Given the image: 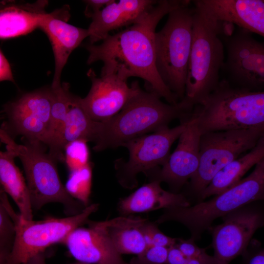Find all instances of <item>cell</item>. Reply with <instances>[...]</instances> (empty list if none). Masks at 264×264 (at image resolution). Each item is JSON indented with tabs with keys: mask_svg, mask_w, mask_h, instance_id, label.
Instances as JSON below:
<instances>
[{
	"mask_svg": "<svg viewBox=\"0 0 264 264\" xmlns=\"http://www.w3.org/2000/svg\"><path fill=\"white\" fill-rule=\"evenodd\" d=\"M168 248L152 246L145 249L136 257L132 258L130 264H166Z\"/></svg>",
	"mask_w": 264,
	"mask_h": 264,
	"instance_id": "4dcf8cb0",
	"label": "cell"
},
{
	"mask_svg": "<svg viewBox=\"0 0 264 264\" xmlns=\"http://www.w3.org/2000/svg\"><path fill=\"white\" fill-rule=\"evenodd\" d=\"M42 12L10 6L0 10V39L25 35L39 27Z\"/></svg>",
	"mask_w": 264,
	"mask_h": 264,
	"instance_id": "d4e9b609",
	"label": "cell"
},
{
	"mask_svg": "<svg viewBox=\"0 0 264 264\" xmlns=\"http://www.w3.org/2000/svg\"><path fill=\"white\" fill-rule=\"evenodd\" d=\"M39 27L47 35L55 59V72L52 86L61 84L62 70L72 52L88 37V29L68 23L54 14L41 13Z\"/></svg>",
	"mask_w": 264,
	"mask_h": 264,
	"instance_id": "d6986e66",
	"label": "cell"
},
{
	"mask_svg": "<svg viewBox=\"0 0 264 264\" xmlns=\"http://www.w3.org/2000/svg\"><path fill=\"white\" fill-rule=\"evenodd\" d=\"M1 118V116L0 115V119ZM0 140L5 144L6 146L11 145L13 142V140L10 138L1 129L0 127Z\"/></svg>",
	"mask_w": 264,
	"mask_h": 264,
	"instance_id": "ab89813d",
	"label": "cell"
},
{
	"mask_svg": "<svg viewBox=\"0 0 264 264\" xmlns=\"http://www.w3.org/2000/svg\"><path fill=\"white\" fill-rule=\"evenodd\" d=\"M160 184L158 180L151 181L121 199L118 204L119 211L127 215L190 206V202L183 195L165 191Z\"/></svg>",
	"mask_w": 264,
	"mask_h": 264,
	"instance_id": "ffe728a7",
	"label": "cell"
},
{
	"mask_svg": "<svg viewBox=\"0 0 264 264\" xmlns=\"http://www.w3.org/2000/svg\"><path fill=\"white\" fill-rule=\"evenodd\" d=\"M98 123L86 113L81 105L80 97L71 93L62 131L54 151L49 154L57 161H64V148L69 142L76 140L95 142Z\"/></svg>",
	"mask_w": 264,
	"mask_h": 264,
	"instance_id": "7402d4cb",
	"label": "cell"
},
{
	"mask_svg": "<svg viewBox=\"0 0 264 264\" xmlns=\"http://www.w3.org/2000/svg\"><path fill=\"white\" fill-rule=\"evenodd\" d=\"M50 88L22 94L5 105L6 120L1 129L11 139L22 136L25 141L45 146L50 125Z\"/></svg>",
	"mask_w": 264,
	"mask_h": 264,
	"instance_id": "8fae6325",
	"label": "cell"
},
{
	"mask_svg": "<svg viewBox=\"0 0 264 264\" xmlns=\"http://www.w3.org/2000/svg\"><path fill=\"white\" fill-rule=\"evenodd\" d=\"M114 0H87L85 14L90 18L95 13L112 2Z\"/></svg>",
	"mask_w": 264,
	"mask_h": 264,
	"instance_id": "836d02e7",
	"label": "cell"
},
{
	"mask_svg": "<svg viewBox=\"0 0 264 264\" xmlns=\"http://www.w3.org/2000/svg\"><path fill=\"white\" fill-rule=\"evenodd\" d=\"M200 136L196 121L190 117L188 126L178 138L176 148L161 168L154 169L146 174L151 181L165 182L176 190L191 179L199 165Z\"/></svg>",
	"mask_w": 264,
	"mask_h": 264,
	"instance_id": "9a60e30c",
	"label": "cell"
},
{
	"mask_svg": "<svg viewBox=\"0 0 264 264\" xmlns=\"http://www.w3.org/2000/svg\"><path fill=\"white\" fill-rule=\"evenodd\" d=\"M190 117L201 134L264 126V92L236 87L223 79L194 107Z\"/></svg>",
	"mask_w": 264,
	"mask_h": 264,
	"instance_id": "277c9868",
	"label": "cell"
},
{
	"mask_svg": "<svg viewBox=\"0 0 264 264\" xmlns=\"http://www.w3.org/2000/svg\"><path fill=\"white\" fill-rule=\"evenodd\" d=\"M12 208L6 194L0 184V242L12 246L15 230L10 214Z\"/></svg>",
	"mask_w": 264,
	"mask_h": 264,
	"instance_id": "f1b7e54d",
	"label": "cell"
},
{
	"mask_svg": "<svg viewBox=\"0 0 264 264\" xmlns=\"http://www.w3.org/2000/svg\"><path fill=\"white\" fill-rule=\"evenodd\" d=\"M264 198V158L255 165L249 175L228 190L192 206L165 209L155 223H180L189 229L191 239L196 241L216 219Z\"/></svg>",
	"mask_w": 264,
	"mask_h": 264,
	"instance_id": "5b68a950",
	"label": "cell"
},
{
	"mask_svg": "<svg viewBox=\"0 0 264 264\" xmlns=\"http://www.w3.org/2000/svg\"><path fill=\"white\" fill-rule=\"evenodd\" d=\"M264 158V136L257 145L241 157L229 163L214 176L199 196L201 200L219 195L233 186L253 166Z\"/></svg>",
	"mask_w": 264,
	"mask_h": 264,
	"instance_id": "603a6c76",
	"label": "cell"
},
{
	"mask_svg": "<svg viewBox=\"0 0 264 264\" xmlns=\"http://www.w3.org/2000/svg\"><path fill=\"white\" fill-rule=\"evenodd\" d=\"M8 264H9V263Z\"/></svg>",
	"mask_w": 264,
	"mask_h": 264,
	"instance_id": "b9f144b4",
	"label": "cell"
},
{
	"mask_svg": "<svg viewBox=\"0 0 264 264\" xmlns=\"http://www.w3.org/2000/svg\"><path fill=\"white\" fill-rule=\"evenodd\" d=\"M224 68L231 85L261 91L264 87V44L251 33L240 28L229 36Z\"/></svg>",
	"mask_w": 264,
	"mask_h": 264,
	"instance_id": "7c38bea8",
	"label": "cell"
},
{
	"mask_svg": "<svg viewBox=\"0 0 264 264\" xmlns=\"http://www.w3.org/2000/svg\"><path fill=\"white\" fill-rule=\"evenodd\" d=\"M186 259L175 244L168 247L166 264H184Z\"/></svg>",
	"mask_w": 264,
	"mask_h": 264,
	"instance_id": "e575fe53",
	"label": "cell"
},
{
	"mask_svg": "<svg viewBox=\"0 0 264 264\" xmlns=\"http://www.w3.org/2000/svg\"><path fill=\"white\" fill-rule=\"evenodd\" d=\"M145 220L123 216L89 222L103 234L119 254L137 256L147 247L141 231Z\"/></svg>",
	"mask_w": 264,
	"mask_h": 264,
	"instance_id": "44dd1931",
	"label": "cell"
},
{
	"mask_svg": "<svg viewBox=\"0 0 264 264\" xmlns=\"http://www.w3.org/2000/svg\"><path fill=\"white\" fill-rule=\"evenodd\" d=\"M87 75L91 86L87 96L80 97V102L86 113L95 121H105L114 116L141 89L137 81L129 86L127 79L102 69L99 77L91 69Z\"/></svg>",
	"mask_w": 264,
	"mask_h": 264,
	"instance_id": "5bb4252c",
	"label": "cell"
},
{
	"mask_svg": "<svg viewBox=\"0 0 264 264\" xmlns=\"http://www.w3.org/2000/svg\"><path fill=\"white\" fill-rule=\"evenodd\" d=\"M185 0H160L136 22L116 34L109 35L98 45L88 44L87 63L101 61L102 69L128 79H143L148 90L168 104L177 105L176 97L161 79L155 65V28L162 18L184 3Z\"/></svg>",
	"mask_w": 264,
	"mask_h": 264,
	"instance_id": "6da1fadb",
	"label": "cell"
},
{
	"mask_svg": "<svg viewBox=\"0 0 264 264\" xmlns=\"http://www.w3.org/2000/svg\"><path fill=\"white\" fill-rule=\"evenodd\" d=\"M184 98L179 106L190 113L218 86L224 64V47L219 38L225 23L215 21L196 7Z\"/></svg>",
	"mask_w": 264,
	"mask_h": 264,
	"instance_id": "3957f363",
	"label": "cell"
},
{
	"mask_svg": "<svg viewBox=\"0 0 264 264\" xmlns=\"http://www.w3.org/2000/svg\"><path fill=\"white\" fill-rule=\"evenodd\" d=\"M192 239H176L175 245L186 258H205L210 255L206 252V248L198 246Z\"/></svg>",
	"mask_w": 264,
	"mask_h": 264,
	"instance_id": "1f68e13d",
	"label": "cell"
},
{
	"mask_svg": "<svg viewBox=\"0 0 264 264\" xmlns=\"http://www.w3.org/2000/svg\"><path fill=\"white\" fill-rule=\"evenodd\" d=\"M14 82L13 76L10 65L0 50V81Z\"/></svg>",
	"mask_w": 264,
	"mask_h": 264,
	"instance_id": "d590c367",
	"label": "cell"
},
{
	"mask_svg": "<svg viewBox=\"0 0 264 264\" xmlns=\"http://www.w3.org/2000/svg\"><path fill=\"white\" fill-rule=\"evenodd\" d=\"M12 149L23 166L32 209L52 202L62 203L72 215L84 209L86 207L66 192L59 175L57 161L46 152L45 145L25 141L16 143Z\"/></svg>",
	"mask_w": 264,
	"mask_h": 264,
	"instance_id": "52a82bcc",
	"label": "cell"
},
{
	"mask_svg": "<svg viewBox=\"0 0 264 264\" xmlns=\"http://www.w3.org/2000/svg\"><path fill=\"white\" fill-rule=\"evenodd\" d=\"M87 143L84 140H76L65 146L64 161L69 172L80 169L90 162Z\"/></svg>",
	"mask_w": 264,
	"mask_h": 264,
	"instance_id": "83f0119b",
	"label": "cell"
},
{
	"mask_svg": "<svg viewBox=\"0 0 264 264\" xmlns=\"http://www.w3.org/2000/svg\"><path fill=\"white\" fill-rule=\"evenodd\" d=\"M12 245L0 242V264H8Z\"/></svg>",
	"mask_w": 264,
	"mask_h": 264,
	"instance_id": "74e56055",
	"label": "cell"
},
{
	"mask_svg": "<svg viewBox=\"0 0 264 264\" xmlns=\"http://www.w3.org/2000/svg\"><path fill=\"white\" fill-rule=\"evenodd\" d=\"M190 119L181 122L174 128L163 127L152 134H144L125 143L122 147L129 151L127 161L116 160V177L124 188L132 189L138 185L137 175L162 166L168 158L174 142L186 129Z\"/></svg>",
	"mask_w": 264,
	"mask_h": 264,
	"instance_id": "30bf717a",
	"label": "cell"
},
{
	"mask_svg": "<svg viewBox=\"0 0 264 264\" xmlns=\"http://www.w3.org/2000/svg\"><path fill=\"white\" fill-rule=\"evenodd\" d=\"M6 149L0 151V184L16 204L21 217L32 220L33 209L26 180L15 164L14 151L8 147Z\"/></svg>",
	"mask_w": 264,
	"mask_h": 264,
	"instance_id": "cb8c5ba5",
	"label": "cell"
},
{
	"mask_svg": "<svg viewBox=\"0 0 264 264\" xmlns=\"http://www.w3.org/2000/svg\"><path fill=\"white\" fill-rule=\"evenodd\" d=\"M243 264H264V250L261 243L252 239L241 255Z\"/></svg>",
	"mask_w": 264,
	"mask_h": 264,
	"instance_id": "d6a6232c",
	"label": "cell"
},
{
	"mask_svg": "<svg viewBox=\"0 0 264 264\" xmlns=\"http://www.w3.org/2000/svg\"><path fill=\"white\" fill-rule=\"evenodd\" d=\"M141 231L147 247L156 246L168 248L176 242V238L166 236L158 229L155 222L149 221L147 219L142 225Z\"/></svg>",
	"mask_w": 264,
	"mask_h": 264,
	"instance_id": "f546056e",
	"label": "cell"
},
{
	"mask_svg": "<svg viewBox=\"0 0 264 264\" xmlns=\"http://www.w3.org/2000/svg\"><path fill=\"white\" fill-rule=\"evenodd\" d=\"M151 91L141 88L110 119L99 122L93 149L102 152L122 147L135 138L168 126L173 120L185 121L189 113L178 105L164 103Z\"/></svg>",
	"mask_w": 264,
	"mask_h": 264,
	"instance_id": "7a4b0ae2",
	"label": "cell"
},
{
	"mask_svg": "<svg viewBox=\"0 0 264 264\" xmlns=\"http://www.w3.org/2000/svg\"><path fill=\"white\" fill-rule=\"evenodd\" d=\"M195 7L210 18L235 24L251 33L264 36L263 0H196Z\"/></svg>",
	"mask_w": 264,
	"mask_h": 264,
	"instance_id": "2e32d148",
	"label": "cell"
},
{
	"mask_svg": "<svg viewBox=\"0 0 264 264\" xmlns=\"http://www.w3.org/2000/svg\"><path fill=\"white\" fill-rule=\"evenodd\" d=\"M184 264H222L214 256L205 258H187Z\"/></svg>",
	"mask_w": 264,
	"mask_h": 264,
	"instance_id": "8d00e7d4",
	"label": "cell"
},
{
	"mask_svg": "<svg viewBox=\"0 0 264 264\" xmlns=\"http://www.w3.org/2000/svg\"><path fill=\"white\" fill-rule=\"evenodd\" d=\"M155 0H114L94 14L88 29L89 44L104 40L109 33L125 25H132L154 5Z\"/></svg>",
	"mask_w": 264,
	"mask_h": 264,
	"instance_id": "ac0fdd59",
	"label": "cell"
},
{
	"mask_svg": "<svg viewBox=\"0 0 264 264\" xmlns=\"http://www.w3.org/2000/svg\"><path fill=\"white\" fill-rule=\"evenodd\" d=\"M88 222V227L74 229L63 242L74 259L87 264H130L101 232Z\"/></svg>",
	"mask_w": 264,
	"mask_h": 264,
	"instance_id": "e0dca14e",
	"label": "cell"
},
{
	"mask_svg": "<svg viewBox=\"0 0 264 264\" xmlns=\"http://www.w3.org/2000/svg\"><path fill=\"white\" fill-rule=\"evenodd\" d=\"M92 177V165L90 162L80 169L70 172L65 186L67 193L85 207L89 205Z\"/></svg>",
	"mask_w": 264,
	"mask_h": 264,
	"instance_id": "4316f807",
	"label": "cell"
},
{
	"mask_svg": "<svg viewBox=\"0 0 264 264\" xmlns=\"http://www.w3.org/2000/svg\"><path fill=\"white\" fill-rule=\"evenodd\" d=\"M85 264V263H82L78 262V263H76V264Z\"/></svg>",
	"mask_w": 264,
	"mask_h": 264,
	"instance_id": "60d3db41",
	"label": "cell"
},
{
	"mask_svg": "<svg viewBox=\"0 0 264 264\" xmlns=\"http://www.w3.org/2000/svg\"><path fill=\"white\" fill-rule=\"evenodd\" d=\"M252 203L223 216L221 224L208 229L212 237L213 256L222 264H229L242 255L255 232L264 225L262 207Z\"/></svg>",
	"mask_w": 264,
	"mask_h": 264,
	"instance_id": "4fadbf2b",
	"label": "cell"
},
{
	"mask_svg": "<svg viewBox=\"0 0 264 264\" xmlns=\"http://www.w3.org/2000/svg\"><path fill=\"white\" fill-rule=\"evenodd\" d=\"M26 264H46V263L44 256L41 253L31 259Z\"/></svg>",
	"mask_w": 264,
	"mask_h": 264,
	"instance_id": "f35d334b",
	"label": "cell"
},
{
	"mask_svg": "<svg viewBox=\"0 0 264 264\" xmlns=\"http://www.w3.org/2000/svg\"><path fill=\"white\" fill-rule=\"evenodd\" d=\"M191 0L170 11L155 34V65L162 81L178 101L184 97L193 36L194 8Z\"/></svg>",
	"mask_w": 264,
	"mask_h": 264,
	"instance_id": "8992f818",
	"label": "cell"
},
{
	"mask_svg": "<svg viewBox=\"0 0 264 264\" xmlns=\"http://www.w3.org/2000/svg\"><path fill=\"white\" fill-rule=\"evenodd\" d=\"M98 207L97 203L91 204L76 215L36 221L24 219L13 210L10 216L15 235L9 264H26L52 244L63 243L71 232L88 222L89 217Z\"/></svg>",
	"mask_w": 264,
	"mask_h": 264,
	"instance_id": "ba28073f",
	"label": "cell"
},
{
	"mask_svg": "<svg viewBox=\"0 0 264 264\" xmlns=\"http://www.w3.org/2000/svg\"><path fill=\"white\" fill-rule=\"evenodd\" d=\"M50 92V125L45 146L49 148L48 153L54 150L62 131L66 119L71 92L68 84L51 86Z\"/></svg>",
	"mask_w": 264,
	"mask_h": 264,
	"instance_id": "484cf974",
	"label": "cell"
},
{
	"mask_svg": "<svg viewBox=\"0 0 264 264\" xmlns=\"http://www.w3.org/2000/svg\"><path fill=\"white\" fill-rule=\"evenodd\" d=\"M264 136V126L201 134L199 165L190 181L192 191L199 197L218 172L252 149Z\"/></svg>",
	"mask_w": 264,
	"mask_h": 264,
	"instance_id": "9c48e42d",
	"label": "cell"
}]
</instances>
